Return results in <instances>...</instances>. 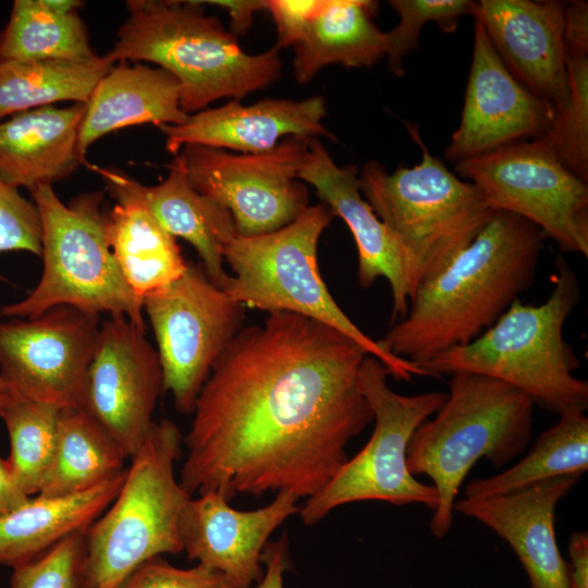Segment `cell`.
Returning a JSON list of instances; mask_svg holds the SVG:
<instances>
[{"instance_id": "obj_1", "label": "cell", "mask_w": 588, "mask_h": 588, "mask_svg": "<svg viewBox=\"0 0 588 588\" xmlns=\"http://www.w3.org/2000/svg\"><path fill=\"white\" fill-rule=\"evenodd\" d=\"M366 355L341 331L293 313H268L262 324L242 328L196 400L181 487L229 502L316 494L373 420L358 384Z\"/></svg>"}, {"instance_id": "obj_2", "label": "cell", "mask_w": 588, "mask_h": 588, "mask_svg": "<svg viewBox=\"0 0 588 588\" xmlns=\"http://www.w3.org/2000/svg\"><path fill=\"white\" fill-rule=\"evenodd\" d=\"M544 238L522 217L494 211L476 238L418 289L406 316L378 343L419 367L470 343L532 286Z\"/></svg>"}, {"instance_id": "obj_3", "label": "cell", "mask_w": 588, "mask_h": 588, "mask_svg": "<svg viewBox=\"0 0 588 588\" xmlns=\"http://www.w3.org/2000/svg\"><path fill=\"white\" fill-rule=\"evenodd\" d=\"M113 62H148L179 83L180 106L193 114L219 99L240 100L279 79V49L249 54L200 1L127 0Z\"/></svg>"}, {"instance_id": "obj_4", "label": "cell", "mask_w": 588, "mask_h": 588, "mask_svg": "<svg viewBox=\"0 0 588 588\" xmlns=\"http://www.w3.org/2000/svg\"><path fill=\"white\" fill-rule=\"evenodd\" d=\"M552 290L540 305L514 301L470 343L443 352L420 366L429 377L474 373L505 382L558 416L588 408V382L574 376L579 360L563 329L579 302L575 271L555 259Z\"/></svg>"}, {"instance_id": "obj_5", "label": "cell", "mask_w": 588, "mask_h": 588, "mask_svg": "<svg viewBox=\"0 0 588 588\" xmlns=\"http://www.w3.org/2000/svg\"><path fill=\"white\" fill-rule=\"evenodd\" d=\"M446 400L413 433L406 454L409 473L425 475L438 493L430 519L440 539L453 525L460 488L482 457L495 467L514 461L530 443L535 404L523 392L500 380L455 373Z\"/></svg>"}, {"instance_id": "obj_6", "label": "cell", "mask_w": 588, "mask_h": 588, "mask_svg": "<svg viewBox=\"0 0 588 588\" xmlns=\"http://www.w3.org/2000/svg\"><path fill=\"white\" fill-rule=\"evenodd\" d=\"M407 128L421 149L420 162L389 173L370 160L358 172V183L365 200L409 256L416 294L476 238L494 210L473 184L430 154L416 125Z\"/></svg>"}, {"instance_id": "obj_7", "label": "cell", "mask_w": 588, "mask_h": 588, "mask_svg": "<svg viewBox=\"0 0 588 588\" xmlns=\"http://www.w3.org/2000/svg\"><path fill=\"white\" fill-rule=\"evenodd\" d=\"M334 217L320 203L308 206L287 225L257 236L236 235L224 250L233 277L224 291L243 306L287 311L328 324L357 342L396 380L428 377L416 364L385 351L365 334L331 296L318 269L317 248Z\"/></svg>"}, {"instance_id": "obj_8", "label": "cell", "mask_w": 588, "mask_h": 588, "mask_svg": "<svg viewBox=\"0 0 588 588\" xmlns=\"http://www.w3.org/2000/svg\"><path fill=\"white\" fill-rule=\"evenodd\" d=\"M41 223L42 275L29 294L0 308L3 318H35L57 306L124 316L145 330L143 299L124 280L106 234L105 194H79L66 205L52 185L29 191Z\"/></svg>"}, {"instance_id": "obj_9", "label": "cell", "mask_w": 588, "mask_h": 588, "mask_svg": "<svg viewBox=\"0 0 588 588\" xmlns=\"http://www.w3.org/2000/svg\"><path fill=\"white\" fill-rule=\"evenodd\" d=\"M182 442L173 421L152 424L118 495L86 531L82 588H119L142 563L183 551L180 516L191 495L174 474Z\"/></svg>"}, {"instance_id": "obj_10", "label": "cell", "mask_w": 588, "mask_h": 588, "mask_svg": "<svg viewBox=\"0 0 588 588\" xmlns=\"http://www.w3.org/2000/svg\"><path fill=\"white\" fill-rule=\"evenodd\" d=\"M389 377L378 359L365 356L358 384L373 414V431L364 448L321 490L306 499L298 511L305 525H314L334 509L359 501L421 504L436 510V488L409 473L406 454L414 431L441 407L448 393L400 394L389 387Z\"/></svg>"}, {"instance_id": "obj_11", "label": "cell", "mask_w": 588, "mask_h": 588, "mask_svg": "<svg viewBox=\"0 0 588 588\" xmlns=\"http://www.w3.org/2000/svg\"><path fill=\"white\" fill-rule=\"evenodd\" d=\"M494 211L531 222L565 254L588 257V185L542 136L455 163Z\"/></svg>"}, {"instance_id": "obj_12", "label": "cell", "mask_w": 588, "mask_h": 588, "mask_svg": "<svg viewBox=\"0 0 588 588\" xmlns=\"http://www.w3.org/2000/svg\"><path fill=\"white\" fill-rule=\"evenodd\" d=\"M243 307L192 262L179 279L143 298L163 392L171 393L177 412L193 414L215 362L242 329Z\"/></svg>"}, {"instance_id": "obj_13", "label": "cell", "mask_w": 588, "mask_h": 588, "mask_svg": "<svg viewBox=\"0 0 588 588\" xmlns=\"http://www.w3.org/2000/svg\"><path fill=\"white\" fill-rule=\"evenodd\" d=\"M308 139L286 137L255 155L187 145L174 157L197 192L230 211L237 235L257 236L287 225L309 206L298 179Z\"/></svg>"}, {"instance_id": "obj_14", "label": "cell", "mask_w": 588, "mask_h": 588, "mask_svg": "<svg viewBox=\"0 0 588 588\" xmlns=\"http://www.w3.org/2000/svg\"><path fill=\"white\" fill-rule=\"evenodd\" d=\"M99 316L62 305L0 321L1 382L32 400L82 408Z\"/></svg>"}, {"instance_id": "obj_15", "label": "cell", "mask_w": 588, "mask_h": 588, "mask_svg": "<svg viewBox=\"0 0 588 588\" xmlns=\"http://www.w3.org/2000/svg\"><path fill=\"white\" fill-rule=\"evenodd\" d=\"M163 392L157 350L145 330L124 316L100 324L82 408L109 434L126 458L142 445Z\"/></svg>"}, {"instance_id": "obj_16", "label": "cell", "mask_w": 588, "mask_h": 588, "mask_svg": "<svg viewBox=\"0 0 588 588\" xmlns=\"http://www.w3.org/2000/svg\"><path fill=\"white\" fill-rule=\"evenodd\" d=\"M554 106L530 93L505 68L475 22L473 58L458 127L444 150L460 162L498 148L544 136Z\"/></svg>"}, {"instance_id": "obj_17", "label": "cell", "mask_w": 588, "mask_h": 588, "mask_svg": "<svg viewBox=\"0 0 588 588\" xmlns=\"http://www.w3.org/2000/svg\"><path fill=\"white\" fill-rule=\"evenodd\" d=\"M298 500L280 491L266 506L240 511L217 492L191 497L180 516L183 551L191 561L221 573L233 588H253L264 575L261 555L268 539L298 513Z\"/></svg>"}, {"instance_id": "obj_18", "label": "cell", "mask_w": 588, "mask_h": 588, "mask_svg": "<svg viewBox=\"0 0 588 588\" xmlns=\"http://www.w3.org/2000/svg\"><path fill=\"white\" fill-rule=\"evenodd\" d=\"M358 168L338 166L326 147L309 138L298 179L309 183L318 197L350 229L358 253L357 279L369 287L385 278L392 294V320L403 319L415 294L409 256L363 197Z\"/></svg>"}, {"instance_id": "obj_19", "label": "cell", "mask_w": 588, "mask_h": 588, "mask_svg": "<svg viewBox=\"0 0 588 588\" xmlns=\"http://www.w3.org/2000/svg\"><path fill=\"white\" fill-rule=\"evenodd\" d=\"M564 8L553 0H480L469 13L510 73L554 108L567 94Z\"/></svg>"}, {"instance_id": "obj_20", "label": "cell", "mask_w": 588, "mask_h": 588, "mask_svg": "<svg viewBox=\"0 0 588 588\" xmlns=\"http://www.w3.org/2000/svg\"><path fill=\"white\" fill-rule=\"evenodd\" d=\"M327 114L324 99L266 98L245 106L238 100L207 108L180 125H163L166 149L173 156L187 145L230 149L238 154H262L272 150L286 137L336 140L323 124Z\"/></svg>"}, {"instance_id": "obj_21", "label": "cell", "mask_w": 588, "mask_h": 588, "mask_svg": "<svg viewBox=\"0 0 588 588\" xmlns=\"http://www.w3.org/2000/svg\"><path fill=\"white\" fill-rule=\"evenodd\" d=\"M580 477L560 476L505 495L463 498L455 501L454 512L476 519L507 542L531 588H569L568 563L556 542L554 519L559 502Z\"/></svg>"}, {"instance_id": "obj_22", "label": "cell", "mask_w": 588, "mask_h": 588, "mask_svg": "<svg viewBox=\"0 0 588 588\" xmlns=\"http://www.w3.org/2000/svg\"><path fill=\"white\" fill-rule=\"evenodd\" d=\"M88 167L102 181H110L136 197L170 235L187 241L198 253L209 280L225 289L230 275L224 270V250L237 235L233 218L226 208L191 185L175 157L167 177L150 186L118 169Z\"/></svg>"}, {"instance_id": "obj_23", "label": "cell", "mask_w": 588, "mask_h": 588, "mask_svg": "<svg viewBox=\"0 0 588 588\" xmlns=\"http://www.w3.org/2000/svg\"><path fill=\"white\" fill-rule=\"evenodd\" d=\"M85 103L46 106L0 121V177L28 191L72 175L86 164L77 151Z\"/></svg>"}, {"instance_id": "obj_24", "label": "cell", "mask_w": 588, "mask_h": 588, "mask_svg": "<svg viewBox=\"0 0 588 588\" xmlns=\"http://www.w3.org/2000/svg\"><path fill=\"white\" fill-rule=\"evenodd\" d=\"M180 106L175 77L161 68L118 62L95 86L81 122L77 151L86 152L105 135L130 126L180 125L187 120Z\"/></svg>"}, {"instance_id": "obj_25", "label": "cell", "mask_w": 588, "mask_h": 588, "mask_svg": "<svg viewBox=\"0 0 588 588\" xmlns=\"http://www.w3.org/2000/svg\"><path fill=\"white\" fill-rule=\"evenodd\" d=\"M126 468L78 493L30 497L0 515V565L15 567L42 554L66 537L86 531L118 495Z\"/></svg>"}, {"instance_id": "obj_26", "label": "cell", "mask_w": 588, "mask_h": 588, "mask_svg": "<svg viewBox=\"0 0 588 588\" xmlns=\"http://www.w3.org/2000/svg\"><path fill=\"white\" fill-rule=\"evenodd\" d=\"M378 2L320 0L303 36L293 46V75L306 84L327 65L367 68L385 57L387 32L372 21Z\"/></svg>"}, {"instance_id": "obj_27", "label": "cell", "mask_w": 588, "mask_h": 588, "mask_svg": "<svg viewBox=\"0 0 588 588\" xmlns=\"http://www.w3.org/2000/svg\"><path fill=\"white\" fill-rule=\"evenodd\" d=\"M103 182L115 199L106 215L107 240L124 280L143 299L179 279L187 261L175 237L136 197L110 181Z\"/></svg>"}, {"instance_id": "obj_28", "label": "cell", "mask_w": 588, "mask_h": 588, "mask_svg": "<svg viewBox=\"0 0 588 588\" xmlns=\"http://www.w3.org/2000/svg\"><path fill=\"white\" fill-rule=\"evenodd\" d=\"M78 0H15L0 32V56L10 59L86 60L98 56Z\"/></svg>"}, {"instance_id": "obj_29", "label": "cell", "mask_w": 588, "mask_h": 588, "mask_svg": "<svg viewBox=\"0 0 588 588\" xmlns=\"http://www.w3.org/2000/svg\"><path fill=\"white\" fill-rule=\"evenodd\" d=\"M113 64L107 54L86 60L39 61L0 56V121L56 102L86 103Z\"/></svg>"}, {"instance_id": "obj_30", "label": "cell", "mask_w": 588, "mask_h": 588, "mask_svg": "<svg viewBox=\"0 0 588 588\" xmlns=\"http://www.w3.org/2000/svg\"><path fill=\"white\" fill-rule=\"evenodd\" d=\"M126 457L83 408L60 412L53 460L38 494L63 497L88 490L123 471Z\"/></svg>"}, {"instance_id": "obj_31", "label": "cell", "mask_w": 588, "mask_h": 588, "mask_svg": "<svg viewBox=\"0 0 588 588\" xmlns=\"http://www.w3.org/2000/svg\"><path fill=\"white\" fill-rule=\"evenodd\" d=\"M588 469V418L584 412L559 416L528 453L493 476L470 480L464 498L485 499L510 494L548 479L583 476Z\"/></svg>"}, {"instance_id": "obj_32", "label": "cell", "mask_w": 588, "mask_h": 588, "mask_svg": "<svg viewBox=\"0 0 588 588\" xmlns=\"http://www.w3.org/2000/svg\"><path fill=\"white\" fill-rule=\"evenodd\" d=\"M61 409L23 396L1 382L0 417L10 438L7 462L27 497L39 493L51 466Z\"/></svg>"}, {"instance_id": "obj_33", "label": "cell", "mask_w": 588, "mask_h": 588, "mask_svg": "<svg viewBox=\"0 0 588 588\" xmlns=\"http://www.w3.org/2000/svg\"><path fill=\"white\" fill-rule=\"evenodd\" d=\"M567 94L543 136L562 164L588 182V56H567Z\"/></svg>"}, {"instance_id": "obj_34", "label": "cell", "mask_w": 588, "mask_h": 588, "mask_svg": "<svg viewBox=\"0 0 588 588\" xmlns=\"http://www.w3.org/2000/svg\"><path fill=\"white\" fill-rule=\"evenodd\" d=\"M391 8L397 13V25L387 32L389 69L403 76V60L407 53L418 48L419 37L425 24L433 22L444 33L456 30L463 15L470 13L469 0H391Z\"/></svg>"}, {"instance_id": "obj_35", "label": "cell", "mask_w": 588, "mask_h": 588, "mask_svg": "<svg viewBox=\"0 0 588 588\" xmlns=\"http://www.w3.org/2000/svg\"><path fill=\"white\" fill-rule=\"evenodd\" d=\"M86 531L75 532L35 559L13 567L10 588H82Z\"/></svg>"}, {"instance_id": "obj_36", "label": "cell", "mask_w": 588, "mask_h": 588, "mask_svg": "<svg viewBox=\"0 0 588 588\" xmlns=\"http://www.w3.org/2000/svg\"><path fill=\"white\" fill-rule=\"evenodd\" d=\"M28 252L41 256V223L33 200L0 177V254Z\"/></svg>"}, {"instance_id": "obj_37", "label": "cell", "mask_w": 588, "mask_h": 588, "mask_svg": "<svg viewBox=\"0 0 588 588\" xmlns=\"http://www.w3.org/2000/svg\"><path fill=\"white\" fill-rule=\"evenodd\" d=\"M119 588H233L219 572L197 564L180 568L160 556L137 566Z\"/></svg>"}, {"instance_id": "obj_38", "label": "cell", "mask_w": 588, "mask_h": 588, "mask_svg": "<svg viewBox=\"0 0 588 588\" xmlns=\"http://www.w3.org/2000/svg\"><path fill=\"white\" fill-rule=\"evenodd\" d=\"M320 0H267L277 27V49L293 47L303 36Z\"/></svg>"}, {"instance_id": "obj_39", "label": "cell", "mask_w": 588, "mask_h": 588, "mask_svg": "<svg viewBox=\"0 0 588 588\" xmlns=\"http://www.w3.org/2000/svg\"><path fill=\"white\" fill-rule=\"evenodd\" d=\"M563 41L567 56H588V3L575 0L565 3Z\"/></svg>"}, {"instance_id": "obj_40", "label": "cell", "mask_w": 588, "mask_h": 588, "mask_svg": "<svg viewBox=\"0 0 588 588\" xmlns=\"http://www.w3.org/2000/svg\"><path fill=\"white\" fill-rule=\"evenodd\" d=\"M261 562L264 575L253 588H283V574L292 568L286 534L277 541H268Z\"/></svg>"}, {"instance_id": "obj_41", "label": "cell", "mask_w": 588, "mask_h": 588, "mask_svg": "<svg viewBox=\"0 0 588 588\" xmlns=\"http://www.w3.org/2000/svg\"><path fill=\"white\" fill-rule=\"evenodd\" d=\"M200 2L225 10L230 16V32L237 38L250 28L256 12L266 11L267 9V0H215Z\"/></svg>"}, {"instance_id": "obj_42", "label": "cell", "mask_w": 588, "mask_h": 588, "mask_svg": "<svg viewBox=\"0 0 588 588\" xmlns=\"http://www.w3.org/2000/svg\"><path fill=\"white\" fill-rule=\"evenodd\" d=\"M569 588H588V534L575 531L568 542Z\"/></svg>"}, {"instance_id": "obj_43", "label": "cell", "mask_w": 588, "mask_h": 588, "mask_svg": "<svg viewBox=\"0 0 588 588\" xmlns=\"http://www.w3.org/2000/svg\"><path fill=\"white\" fill-rule=\"evenodd\" d=\"M29 498L15 482L7 460L0 457V515L19 509Z\"/></svg>"}, {"instance_id": "obj_44", "label": "cell", "mask_w": 588, "mask_h": 588, "mask_svg": "<svg viewBox=\"0 0 588 588\" xmlns=\"http://www.w3.org/2000/svg\"><path fill=\"white\" fill-rule=\"evenodd\" d=\"M0 401H1V380H0Z\"/></svg>"}]
</instances>
